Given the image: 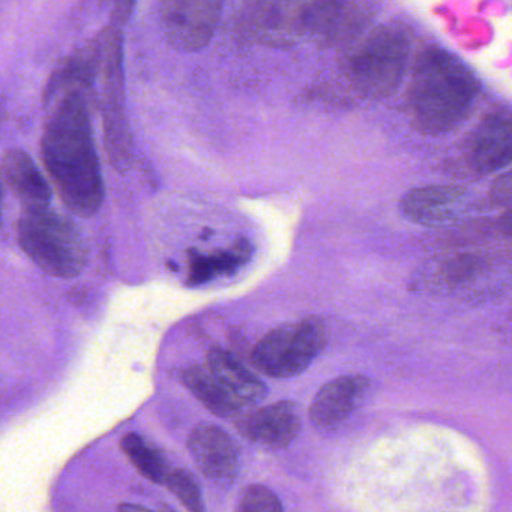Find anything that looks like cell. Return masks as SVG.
<instances>
[{"label":"cell","instance_id":"obj_1","mask_svg":"<svg viewBox=\"0 0 512 512\" xmlns=\"http://www.w3.org/2000/svg\"><path fill=\"white\" fill-rule=\"evenodd\" d=\"M86 98L82 91L62 92L41 139V157L62 202L83 218L100 211L106 194Z\"/></svg>","mask_w":512,"mask_h":512},{"label":"cell","instance_id":"obj_2","mask_svg":"<svg viewBox=\"0 0 512 512\" xmlns=\"http://www.w3.org/2000/svg\"><path fill=\"white\" fill-rule=\"evenodd\" d=\"M479 88L475 74L461 59L428 47L419 55L407 94L416 130L430 136L454 131L469 118Z\"/></svg>","mask_w":512,"mask_h":512},{"label":"cell","instance_id":"obj_3","mask_svg":"<svg viewBox=\"0 0 512 512\" xmlns=\"http://www.w3.org/2000/svg\"><path fill=\"white\" fill-rule=\"evenodd\" d=\"M17 239L29 259L50 277L70 280L88 263L89 248L82 233L49 206L23 211Z\"/></svg>","mask_w":512,"mask_h":512},{"label":"cell","instance_id":"obj_4","mask_svg":"<svg viewBox=\"0 0 512 512\" xmlns=\"http://www.w3.org/2000/svg\"><path fill=\"white\" fill-rule=\"evenodd\" d=\"M188 391L214 415L227 418L260 403L268 394L265 383L227 350H209L205 364L182 373Z\"/></svg>","mask_w":512,"mask_h":512},{"label":"cell","instance_id":"obj_5","mask_svg":"<svg viewBox=\"0 0 512 512\" xmlns=\"http://www.w3.org/2000/svg\"><path fill=\"white\" fill-rule=\"evenodd\" d=\"M410 38L400 26L374 29L350 59L349 74L365 97H391L400 88L409 61Z\"/></svg>","mask_w":512,"mask_h":512},{"label":"cell","instance_id":"obj_6","mask_svg":"<svg viewBox=\"0 0 512 512\" xmlns=\"http://www.w3.org/2000/svg\"><path fill=\"white\" fill-rule=\"evenodd\" d=\"M100 49V107L103 112L106 149L112 166L125 172L133 158V139L125 115L124 70H122V40L116 29H106L97 38Z\"/></svg>","mask_w":512,"mask_h":512},{"label":"cell","instance_id":"obj_7","mask_svg":"<svg viewBox=\"0 0 512 512\" xmlns=\"http://www.w3.org/2000/svg\"><path fill=\"white\" fill-rule=\"evenodd\" d=\"M328 344V329L316 317L286 323L269 331L251 353L254 367L272 379L304 373Z\"/></svg>","mask_w":512,"mask_h":512},{"label":"cell","instance_id":"obj_8","mask_svg":"<svg viewBox=\"0 0 512 512\" xmlns=\"http://www.w3.org/2000/svg\"><path fill=\"white\" fill-rule=\"evenodd\" d=\"M224 0H160V19L176 49L196 52L214 37Z\"/></svg>","mask_w":512,"mask_h":512},{"label":"cell","instance_id":"obj_9","mask_svg":"<svg viewBox=\"0 0 512 512\" xmlns=\"http://www.w3.org/2000/svg\"><path fill=\"white\" fill-rule=\"evenodd\" d=\"M188 449L200 472L220 487H230L241 469L239 446L227 431L214 424H200L188 437Z\"/></svg>","mask_w":512,"mask_h":512},{"label":"cell","instance_id":"obj_10","mask_svg":"<svg viewBox=\"0 0 512 512\" xmlns=\"http://www.w3.org/2000/svg\"><path fill=\"white\" fill-rule=\"evenodd\" d=\"M470 166L493 173L512 164V106L500 107L485 116L470 134L466 145Z\"/></svg>","mask_w":512,"mask_h":512},{"label":"cell","instance_id":"obj_11","mask_svg":"<svg viewBox=\"0 0 512 512\" xmlns=\"http://www.w3.org/2000/svg\"><path fill=\"white\" fill-rule=\"evenodd\" d=\"M235 425L248 442L275 451L286 448L296 439L301 430V418L295 403L280 401L241 416Z\"/></svg>","mask_w":512,"mask_h":512},{"label":"cell","instance_id":"obj_12","mask_svg":"<svg viewBox=\"0 0 512 512\" xmlns=\"http://www.w3.org/2000/svg\"><path fill=\"white\" fill-rule=\"evenodd\" d=\"M370 379L361 374L341 376L323 385L310 406V419L317 428H335L361 406Z\"/></svg>","mask_w":512,"mask_h":512},{"label":"cell","instance_id":"obj_13","mask_svg":"<svg viewBox=\"0 0 512 512\" xmlns=\"http://www.w3.org/2000/svg\"><path fill=\"white\" fill-rule=\"evenodd\" d=\"M464 196L466 190L458 185L413 188L401 199V214L406 220L422 226L443 223L452 217Z\"/></svg>","mask_w":512,"mask_h":512},{"label":"cell","instance_id":"obj_14","mask_svg":"<svg viewBox=\"0 0 512 512\" xmlns=\"http://www.w3.org/2000/svg\"><path fill=\"white\" fill-rule=\"evenodd\" d=\"M2 169L5 184L25 209L49 206L52 190L28 152L22 149L5 152Z\"/></svg>","mask_w":512,"mask_h":512},{"label":"cell","instance_id":"obj_15","mask_svg":"<svg viewBox=\"0 0 512 512\" xmlns=\"http://www.w3.org/2000/svg\"><path fill=\"white\" fill-rule=\"evenodd\" d=\"M253 256V247L245 238L236 239L235 244L229 250L217 251V253L203 254L200 251L188 250V284L199 286L209 283L220 275H232L245 265Z\"/></svg>","mask_w":512,"mask_h":512},{"label":"cell","instance_id":"obj_16","mask_svg":"<svg viewBox=\"0 0 512 512\" xmlns=\"http://www.w3.org/2000/svg\"><path fill=\"white\" fill-rule=\"evenodd\" d=\"M349 7L344 0H316L302 13V25L316 37L335 40L350 25Z\"/></svg>","mask_w":512,"mask_h":512},{"label":"cell","instance_id":"obj_17","mask_svg":"<svg viewBox=\"0 0 512 512\" xmlns=\"http://www.w3.org/2000/svg\"><path fill=\"white\" fill-rule=\"evenodd\" d=\"M121 449L133 466L139 470L140 475L154 484L166 485L167 476L172 472V467L157 446L143 439L140 434L127 433L121 439Z\"/></svg>","mask_w":512,"mask_h":512},{"label":"cell","instance_id":"obj_18","mask_svg":"<svg viewBox=\"0 0 512 512\" xmlns=\"http://www.w3.org/2000/svg\"><path fill=\"white\" fill-rule=\"evenodd\" d=\"M166 487L181 500L188 511H205L199 482L185 469H172L167 476Z\"/></svg>","mask_w":512,"mask_h":512},{"label":"cell","instance_id":"obj_19","mask_svg":"<svg viewBox=\"0 0 512 512\" xmlns=\"http://www.w3.org/2000/svg\"><path fill=\"white\" fill-rule=\"evenodd\" d=\"M238 509L242 512H280L283 511V505H281L280 499L268 487L248 485L242 491L241 497H239Z\"/></svg>","mask_w":512,"mask_h":512},{"label":"cell","instance_id":"obj_20","mask_svg":"<svg viewBox=\"0 0 512 512\" xmlns=\"http://www.w3.org/2000/svg\"><path fill=\"white\" fill-rule=\"evenodd\" d=\"M481 266V260L475 256H461L458 259L451 260L448 265L443 269V275H445L448 283H461V281L467 280L472 277Z\"/></svg>","mask_w":512,"mask_h":512},{"label":"cell","instance_id":"obj_21","mask_svg":"<svg viewBox=\"0 0 512 512\" xmlns=\"http://www.w3.org/2000/svg\"><path fill=\"white\" fill-rule=\"evenodd\" d=\"M488 199L493 206L512 208V169L503 173L493 182Z\"/></svg>","mask_w":512,"mask_h":512},{"label":"cell","instance_id":"obj_22","mask_svg":"<svg viewBox=\"0 0 512 512\" xmlns=\"http://www.w3.org/2000/svg\"><path fill=\"white\" fill-rule=\"evenodd\" d=\"M110 2L115 8V14L119 22L128 20L130 14L133 13L134 4H136V0H110Z\"/></svg>","mask_w":512,"mask_h":512},{"label":"cell","instance_id":"obj_23","mask_svg":"<svg viewBox=\"0 0 512 512\" xmlns=\"http://www.w3.org/2000/svg\"><path fill=\"white\" fill-rule=\"evenodd\" d=\"M497 227H499V232L502 233L503 236L512 239V208L500 217Z\"/></svg>","mask_w":512,"mask_h":512},{"label":"cell","instance_id":"obj_24","mask_svg":"<svg viewBox=\"0 0 512 512\" xmlns=\"http://www.w3.org/2000/svg\"><path fill=\"white\" fill-rule=\"evenodd\" d=\"M118 511H149V508L143 505H133V503H122L119 505Z\"/></svg>","mask_w":512,"mask_h":512}]
</instances>
